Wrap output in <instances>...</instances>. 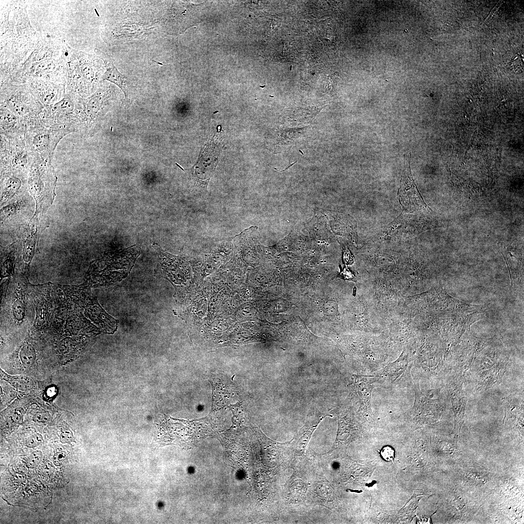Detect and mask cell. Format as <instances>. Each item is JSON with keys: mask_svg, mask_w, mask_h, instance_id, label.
Listing matches in <instances>:
<instances>
[{"mask_svg": "<svg viewBox=\"0 0 524 524\" xmlns=\"http://www.w3.org/2000/svg\"><path fill=\"white\" fill-rule=\"evenodd\" d=\"M507 362L502 359L488 370L480 371L476 378V390L477 392L484 391L494 385L499 384L506 371Z\"/></svg>", "mask_w": 524, "mask_h": 524, "instance_id": "obj_15", "label": "cell"}, {"mask_svg": "<svg viewBox=\"0 0 524 524\" xmlns=\"http://www.w3.org/2000/svg\"><path fill=\"white\" fill-rule=\"evenodd\" d=\"M43 213H35L29 222L19 229V248H17L16 262L18 273L28 277L31 262L39 252L38 241L42 231Z\"/></svg>", "mask_w": 524, "mask_h": 524, "instance_id": "obj_7", "label": "cell"}, {"mask_svg": "<svg viewBox=\"0 0 524 524\" xmlns=\"http://www.w3.org/2000/svg\"><path fill=\"white\" fill-rule=\"evenodd\" d=\"M50 419V415L47 411L37 412L33 416L34 421L42 423L48 422Z\"/></svg>", "mask_w": 524, "mask_h": 524, "instance_id": "obj_26", "label": "cell"}, {"mask_svg": "<svg viewBox=\"0 0 524 524\" xmlns=\"http://www.w3.org/2000/svg\"><path fill=\"white\" fill-rule=\"evenodd\" d=\"M40 118L41 125L44 126L61 130L67 134H81L83 114L79 98L69 95L54 104L44 106Z\"/></svg>", "mask_w": 524, "mask_h": 524, "instance_id": "obj_3", "label": "cell"}, {"mask_svg": "<svg viewBox=\"0 0 524 524\" xmlns=\"http://www.w3.org/2000/svg\"><path fill=\"white\" fill-rule=\"evenodd\" d=\"M43 441L42 435L37 433L30 437L26 441L25 444L28 447H34L41 444Z\"/></svg>", "mask_w": 524, "mask_h": 524, "instance_id": "obj_24", "label": "cell"}, {"mask_svg": "<svg viewBox=\"0 0 524 524\" xmlns=\"http://www.w3.org/2000/svg\"><path fill=\"white\" fill-rule=\"evenodd\" d=\"M0 177L10 174L29 176L35 154L27 147L25 138L0 134Z\"/></svg>", "mask_w": 524, "mask_h": 524, "instance_id": "obj_5", "label": "cell"}, {"mask_svg": "<svg viewBox=\"0 0 524 524\" xmlns=\"http://www.w3.org/2000/svg\"><path fill=\"white\" fill-rule=\"evenodd\" d=\"M1 106L18 116L25 124L27 130L40 125V114L44 108L25 89L8 88L2 90Z\"/></svg>", "mask_w": 524, "mask_h": 524, "instance_id": "obj_6", "label": "cell"}, {"mask_svg": "<svg viewBox=\"0 0 524 524\" xmlns=\"http://www.w3.org/2000/svg\"><path fill=\"white\" fill-rule=\"evenodd\" d=\"M382 457L386 461H393L394 458L395 452L394 449L389 446L384 447L381 452Z\"/></svg>", "mask_w": 524, "mask_h": 524, "instance_id": "obj_25", "label": "cell"}, {"mask_svg": "<svg viewBox=\"0 0 524 524\" xmlns=\"http://www.w3.org/2000/svg\"><path fill=\"white\" fill-rule=\"evenodd\" d=\"M30 197V194L9 203L1 209V228L6 225L10 226V224L14 223V221L16 222L19 219L17 217L20 216L21 209L29 206Z\"/></svg>", "mask_w": 524, "mask_h": 524, "instance_id": "obj_16", "label": "cell"}, {"mask_svg": "<svg viewBox=\"0 0 524 524\" xmlns=\"http://www.w3.org/2000/svg\"><path fill=\"white\" fill-rule=\"evenodd\" d=\"M31 87L35 96L46 106L54 104L61 99V92L56 87L41 83L33 84Z\"/></svg>", "mask_w": 524, "mask_h": 524, "instance_id": "obj_17", "label": "cell"}, {"mask_svg": "<svg viewBox=\"0 0 524 524\" xmlns=\"http://www.w3.org/2000/svg\"><path fill=\"white\" fill-rule=\"evenodd\" d=\"M66 135L61 130L40 125L27 130L25 142L31 151L52 160L57 145Z\"/></svg>", "mask_w": 524, "mask_h": 524, "instance_id": "obj_8", "label": "cell"}, {"mask_svg": "<svg viewBox=\"0 0 524 524\" xmlns=\"http://www.w3.org/2000/svg\"><path fill=\"white\" fill-rule=\"evenodd\" d=\"M33 287L28 277L18 273L9 278L0 308L1 327H29L35 319Z\"/></svg>", "mask_w": 524, "mask_h": 524, "instance_id": "obj_1", "label": "cell"}, {"mask_svg": "<svg viewBox=\"0 0 524 524\" xmlns=\"http://www.w3.org/2000/svg\"><path fill=\"white\" fill-rule=\"evenodd\" d=\"M60 439L62 443H70L73 439V434L69 429H64L62 431Z\"/></svg>", "mask_w": 524, "mask_h": 524, "instance_id": "obj_28", "label": "cell"}, {"mask_svg": "<svg viewBox=\"0 0 524 524\" xmlns=\"http://www.w3.org/2000/svg\"><path fill=\"white\" fill-rule=\"evenodd\" d=\"M410 154L405 155L398 196L402 207L409 211L425 205L412 179L410 169Z\"/></svg>", "mask_w": 524, "mask_h": 524, "instance_id": "obj_10", "label": "cell"}, {"mask_svg": "<svg viewBox=\"0 0 524 524\" xmlns=\"http://www.w3.org/2000/svg\"><path fill=\"white\" fill-rule=\"evenodd\" d=\"M34 154L28 176V187L36 202L35 213H43L54 199L57 177L51 160Z\"/></svg>", "mask_w": 524, "mask_h": 524, "instance_id": "obj_4", "label": "cell"}, {"mask_svg": "<svg viewBox=\"0 0 524 524\" xmlns=\"http://www.w3.org/2000/svg\"><path fill=\"white\" fill-rule=\"evenodd\" d=\"M106 65V70L103 75L102 79L114 82L123 91L125 98H127L128 92L125 83V77L117 71L112 62H108Z\"/></svg>", "mask_w": 524, "mask_h": 524, "instance_id": "obj_21", "label": "cell"}, {"mask_svg": "<svg viewBox=\"0 0 524 524\" xmlns=\"http://www.w3.org/2000/svg\"><path fill=\"white\" fill-rule=\"evenodd\" d=\"M451 399L455 416V426L453 432L456 437H458L463 423L467 397L462 394L452 397Z\"/></svg>", "mask_w": 524, "mask_h": 524, "instance_id": "obj_19", "label": "cell"}, {"mask_svg": "<svg viewBox=\"0 0 524 524\" xmlns=\"http://www.w3.org/2000/svg\"><path fill=\"white\" fill-rule=\"evenodd\" d=\"M173 6L167 23V28L171 32L181 33L199 20L197 5L178 2Z\"/></svg>", "mask_w": 524, "mask_h": 524, "instance_id": "obj_11", "label": "cell"}, {"mask_svg": "<svg viewBox=\"0 0 524 524\" xmlns=\"http://www.w3.org/2000/svg\"><path fill=\"white\" fill-rule=\"evenodd\" d=\"M23 417V412L22 409H16L14 411L12 415V420L16 423H18L22 420Z\"/></svg>", "mask_w": 524, "mask_h": 524, "instance_id": "obj_29", "label": "cell"}, {"mask_svg": "<svg viewBox=\"0 0 524 524\" xmlns=\"http://www.w3.org/2000/svg\"><path fill=\"white\" fill-rule=\"evenodd\" d=\"M66 456L65 451L57 449L54 453L53 461L56 466H60Z\"/></svg>", "mask_w": 524, "mask_h": 524, "instance_id": "obj_27", "label": "cell"}, {"mask_svg": "<svg viewBox=\"0 0 524 524\" xmlns=\"http://www.w3.org/2000/svg\"><path fill=\"white\" fill-rule=\"evenodd\" d=\"M42 458V452L36 451L33 452L28 457L27 460V465L28 467L33 468L35 467L40 463Z\"/></svg>", "mask_w": 524, "mask_h": 524, "instance_id": "obj_23", "label": "cell"}, {"mask_svg": "<svg viewBox=\"0 0 524 524\" xmlns=\"http://www.w3.org/2000/svg\"><path fill=\"white\" fill-rule=\"evenodd\" d=\"M0 134L12 138H25L24 122L6 107L0 105Z\"/></svg>", "mask_w": 524, "mask_h": 524, "instance_id": "obj_14", "label": "cell"}, {"mask_svg": "<svg viewBox=\"0 0 524 524\" xmlns=\"http://www.w3.org/2000/svg\"><path fill=\"white\" fill-rule=\"evenodd\" d=\"M0 376L3 379L18 390L27 391L32 390L34 387L33 380L28 376L9 375L1 369H0Z\"/></svg>", "mask_w": 524, "mask_h": 524, "instance_id": "obj_20", "label": "cell"}, {"mask_svg": "<svg viewBox=\"0 0 524 524\" xmlns=\"http://www.w3.org/2000/svg\"><path fill=\"white\" fill-rule=\"evenodd\" d=\"M410 360L401 357L372 376V381L383 385H406L410 382Z\"/></svg>", "mask_w": 524, "mask_h": 524, "instance_id": "obj_9", "label": "cell"}, {"mask_svg": "<svg viewBox=\"0 0 524 524\" xmlns=\"http://www.w3.org/2000/svg\"><path fill=\"white\" fill-rule=\"evenodd\" d=\"M28 176L10 174L0 177V205L9 203L31 194Z\"/></svg>", "mask_w": 524, "mask_h": 524, "instance_id": "obj_13", "label": "cell"}, {"mask_svg": "<svg viewBox=\"0 0 524 524\" xmlns=\"http://www.w3.org/2000/svg\"><path fill=\"white\" fill-rule=\"evenodd\" d=\"M16 244L14 242L1 250V268L2 278L14 275V265L16 258Z\"/></svg>", "mask_w": 524, "mask_h": 524, "instance_id": "obj_18", "label": "cell"}, {"mask_svg": "<svg viewBox=\"0 0 524 524\" xmlns=\"http://www.w3.org/2000/svg\"><path fill=\"white\" fill-rule=\"evenodd\" d=\"M19 357L24 365L29 367L33 365L37 357L34 345L28 342L24 343L19 349Z\"/></svg>", "mask_w": 524, "mask_h": 524, "instance_id": "obj_22", "label": "cell"}, {"mask_svg": "<svg viewBox=\"0 0 524 524\" xmlns=\"http://www.w3.org/2000/svg\"><path fill=\"white\" fill-rule=\"evenodd\" d=\"M139 254L136 245L107 253L91 264L88 277L91 284L107 285L121 281L130 273Z\"/></svg>", "mask_w": 524, "mask_h": 524, "instance_id": "obj_2", "label": "cell"}, {"mask_svg": "<svg viewBox=\"0 0 524 524\" xmlns=\"http://www.w3.org/2000/svg\"><path fill=\"white\" fill-rule=\"evenodd\" d=\"M353 382L349 385V399L351 406L358 407L359 411L372 413L371 398L374 385L371 377L353 375Z\"/></svg>", "mask_w": 524, "mask_h": 524, "instance_id": "obj_12", "label": "cell"}, {"mask_svg": "<svg viewBox=\"0 0 524 524\" xmlns=\"http://www.w3.org/2000/svg\"><path fill=\"white\" fill-rule=\"evenodd\" d=\"M88 66H83L82 67V71L83 75L86 78L90 79L93 77V72Z\"/></svg>", "mask_w": 524, "mask_h": 524, "instance_id": "obj_30", "label": "cell"}]
</instances>
